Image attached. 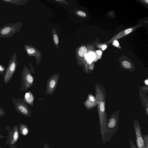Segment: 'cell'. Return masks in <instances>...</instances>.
I'll use <instances>...</instances> for the list:
<instances>
[{
  "label": "cell",
  "mask_w": 148,
  "mask_h": 148,
  "mask_svg": "<svg viewBox=\"0 0 148 148\" xmlns=\"http://www.w3.org/2000/svg\"><path fill=\"white\" fill-rule=\"evenodd\" d=\"M114 44L116 46H117L119 45V43L116 40H115L114 42Z\"/></svg>",
  "instance_id": "d4e9b609"
},
{
  "label": "cell",
  "mask_w": 148,
  "mask_h": 148,
  "mask_svg": "<svg viewBox=\"0 0 148 148\" xmlns=\"http://www.w3.org/2000/svg\"><path fill=\"white\" fill-rule=\"evenodd\" d=\"M86 57L89 62L91 61L95 58V55L93 52H90L86 55Z\"/></svg>",
  "instance_id": "4fadbf2b"
},
{
  "label": "cell",
  "mask_w": 148,
  "mask_h": 148,
  "mask_svg": "<svg viewBox=\"0 0 148 148\" xmlns=\"http://www.w3.org/2000/svg\"><path fill=\"white\" fill-rule=\"evenodd\" d=\"M100 110L101 112H103L105 111V103L103 101L101 102L99 104Z\"/></svg>",
  "instance_id": "e0dca14e"
},
{
  "label": "cell",
  "mask_w": 148,
  "mask_h": 148,
  "mask_svg": "<svg viewBox=\"0 0 148 148\" xmlns=\"http://www.w3.org/2000/svg\"><path fill=\"white\" fill-rule=\"evenodd\" d=\"M22 25L21 23L6 24L0 27V38L10 37L19 31Z\"/></svg>",
  "instance_id": "3957f363"
},
{
  "label": "cell",
  "mask_w": 148,
  "mask_h": 148,
  "mask_svg": "<svg viewBox=\"0 0 148 148\" xmlns=\"http://www.w3.org/2000/svg\"><path fill=\"white\" fill-rule=\"evenodd\" d=\"M12 101L15 106V110L18 114L31 117L32 112L30 108L23 100L13 98Z\"/></svg>",
  "instance_id": "277c9868"
},
{
  "label": "cell",
  "mask_w": 148,
  "mask_h": 148,
  "mask_svg": "<svg viewBox=\"0 0 148 148\" xmlns=\"http://www.w3.org/2000/svg\"><path fill=\"white\" fill-rule=\"evenodd\" d=\"M89 99L90 101H94L95 100L94 97L92 95H90L88 96Z\"/></svg>",
  "instance_id": "603a6c76"
},
{
  "label": "cell",
  "mask_w": 148,
  "mask_h": 148,
  "mask_svg": "<svg viewBox=\"0 0 148 148\" xmlns=\"http://www.w3.org/2000/svg\"><path fill=\"white\" fill-rule=\"evenodd\" d=\"M118 121L113 116L110 119L107 123L106 132L102 141L103 144L110 141L113 136L116 134L118 129Z\"/></svg>",
  "instance_id": "6da1fadb"
},
{
  "label": "cell",
  "mask_w": 148,
  "mask_h": 148,
  "mask_svg": "<svg viewBox=\"0 0 148 148\" xmlns=\"http://www.w3.org/2000/svg\"><path fill=\"white\" fill-rule=\"evenodd\" d=\"M107 47V46L106 45H103L102 47V49L103 50H105L106 48Z\"/></svg>",
  "instance_id": "f1b7e54d"
},
{
  "label": "cell",
  "mask_w": 148,
  "mask_h": 148,
  "mask_svg": "<svg viewBox=\"0 0 148 148\" xmlns=\"http://www.w3.org/2000/svg\"></svg>",
  "instance_id": "1f68e13d"
},
{
  "label": "cell",
  "mask_w": 148,
  "mask_h": 148,
  "mask_svg": "<svg viewBox=\"0 0 148 148\" xmlns=\"http://www.w3.org/2000/svg\"><path fill=\"white\" fill-rule=\"evenodd\" d=\"M96 52L99 55H101L102 54L101 51L100 50H97L96 51Z\"/></svg>",
  "instance_id": "4316f807"
},
{
  "label": "cell",
  "mask_w": 148,
  "mask_h": 148,
  "mask_svg": "<svg viewBox=\"0 0 148 148\" xmlns=\"http://www.w3.org/2000/svg\"><path fill=\"white\" fill-rule=\"evenodd\" d=\"M59 73L53 75L49 79L47 82L46 94H52L55 90L58 80Z\"/></svg>",
  "instance_id": "ba28073f"
},
{
  "label": "cell",
  "mask_w": 148,
  "mask_h": 148,
  "mask_svg": "<svg viewBox=\"0 0 148 148\" xmlns=\"http://www.w3.org/2000/svg\"><path fill=\"white\" fill-rule=\"evenodd\" d=\"M53 39L55 43L56 44H58L59 42L58 38L56 34H55L54 35Z\"/></svg>",
  "instance_id": "ffe728a7"
},
{
  "label": "cell",
  "mask_w": 148,
  "mask_h": 148,
  "mask_svg": "<svg viewBox=\"0 0 148 148\" xmlns=\"http://www.w3.org/2000/svg\"><path fill=\"white\" fill-rule=\"evenodd\" d=\"M5 129L8 133L5 143L10 147L15 145L19 139L20 134L18 127L17 125H15L11 128L10 127L6 126Z\"/></svg>",
  "instance_id": "5b68a950"
},
{
  "label": "cell",
  "mask_w": 148,
  "mask_h": 148,
  "mask_svg": "<svg viewBox=\"0 0 148 148\" xmlns=\"http://www.w3.org/2000/svg\"><path fill=\"white\" fill-rule=\"evenodd\" d=\"M17 63V55L14 53L8 62L6 72L3 76V81L5 84H7L12 79L16 71Z\"/></svg>",
  "instance_id": "8992f818"
},
{
  "label": "cell",
  "mask_w": 148,
  "mask_h": 148,
  "mask_svg": "<svg viewBox=\"0 0 148 148\" xmlns=\"http://www.w3.org/2000/svg\"><path fill=\"white\" fill-rule=\"evenodd\" d=\"M2 1L5 3H11L16 5H22L23 1L20 0H2Z\"/></svg>",
  "instance_id": "8fae6325"
},
{
  "label": "cell",
  "mask_w": 148,
  "mask_h": 148,
  "mask_svg": "<svg viewBox=\"0 0 148 148\" xmlns=\"http://www.w3.org/2000/svg\"><path fill=\"white\" fill-rule=\"evenodd\" d=\"M18 127L20 134L23 136H26L28 134L29 130V128L26 124L20 123Z\"/></svg>",
  "instance_id": "9c48e42d"
},
{
  "label": "cell",
  "mask_w": 148,
  "mask_h": 148,
  "mask_svg": "<svg viewBox=\"0 0 148 148\" xmlns=\"http://www.w3.org/2000/svg\"><path fill=\"white\" fill-rule=\"evenodd\" d=\"M6 138V136H4L1 134H0V139H4Z\"/></svg>",
  "instance_id": "83f0119b"
},
{
  "label": "cell",
  "mask_w": 148,
  "mask_h": 148,
  "mask_svg": "<svg viewBox=\"0 0 148 148\" xmlns=\"http://www.w3.org/2000/svg\"><path fill=\"white\" fill-rule=\"evenodd\" d=\"M133 128L135 134L137 148H144L141 128L139 123L137 121H134L133 123Z\"/></svg>",
  "instance_id": "52a82bcc"
},
{
  "label": "cell",
  "mask_w": 148,
  "mask_h": 148,
  "mask_svg": "<svg viewBox=\"0 0 148 148\" xmlns=\"http://www.w3.org/2000/svg\"><path fill=\"white\" fill-rule=\"evenodd\" d=\"M130 148H137L133 141L130 139Z\"/></svg>",
  "instance_id": "d6986e66"
},
{
  "label": "cell",
  "mask_w": 148,
  "mask_h": 148,
  "mask_svg": "<svg viewBox=\"0 0 148 148\" xmlns=\"http://www.w3.org/2000/svg\"><path fill=\"white\" fill-rule=\"evenodd\" d=\"M145 83L147 85L148 84V80L147 79L145 81Z\"/></svg>",
  "instance_id": "f546056e"
},
{
  "label": "cell",
  "mask_w": 148,
  "mask_h": 148,
  "mask_svg": "<svg viewBox=\"0 0 148 148\" xmlns=\"http://www.w3.org/2000/svg\"><path fill=\"white\" fill-rule=\"evenodd\" d=\"M133 30L132 28H130L125 30L124 33L125 34H128L131 32Z\"/></svg>",
  "instance_id": "7402d4cb"
},
{
  "label": "cell",
  "mask_w": 148,
  "mask_h": 148,
  "mask_svg": "<svg viewBox=\"0 0 148 148\" xmlns=\"http://www.w3.org/2000/svg\"><path fill=\"white\" fill-rule=\"evenodd\" d=\"M122 64L124 67L126 68H129L131 66L130 63L126 61H123L122 62Z\"/></svg>",
  "instance_id": "2e32d148"
},
{
  "label": "cell",
  "mask_w": 148,
  "mask_h": 148,
  "mask_svg": "<svg viewBox=\"0 0 148 148\" xmlns=\"http://www.w3.org/2000/svg\"><path fill=\"white\" fill-rule=\"evenodd\" d=\"M0 148H3L1 146H0ZM10 148H17V146L16 145H14L10 147Z\"/></svg>",
  "instance_id": "484cf974"
},
{
  "label": "cell",
  "mask_w": 148,
  "mask_h": 148,
  "mask_svg": "<svg viewBox=\"0 0 148 148\" xmlns=\"http://www.w3.org/2000/svg\"><path fill=\"white\" fill-rule=\"evenodd\" d=\"M34 97L30 91L25 93L23 100L31 106H33L34 104Z\"/></svg>",
  "instance_id": "30bf717a"
},
{
  "label": "cell",
  "mask_w": 148,
  "mask_h": 148,
  "mask_svg": "<svg viewBox=\"0 0 148 148\" xmlns=\"http://www.w3.org/2000/svg\"><path fill=\"white\" fill-rule=\"evenodd\" d=\"M86 52L87 49L86 47L84 46H82L79 49L78 52L80 56L83 57L85 56Z\"/></svg>",
  "instance_id": "7c38bea8"
},
{
  "label": "cell",
  "mask_w": 148,
  "mask_h": 148,
  "mask_svg": "<svg viewBox=\"0 0 148 148\" xmlns=\"http://www.w3.org/2000/svg\"><path fill=\"white\" fill-rule=\"evenodd\" d=\"M142 135L144 141V148H148V134L147 135L144 134H142Z\"/></svg>",
  "instance_id": "5bb4252c"
},
{
  "label": "cell",
  "mask_w": 148,
  "mask_h": 148,
  "mask_svg": "<svg viewBox=\"0 0 148 148\" xmlns=\"http://www.w3.org/2000/svg\"><path fill=\"white\" fill-rule=\"evenodd\" d=\"M146 1L147 2V3H148V0H146L145 1Z\"/></svg>",
  "instance_id": "4dcf8cb0"
},
{
  "label": "cell",
  "mask_w": 148,
  "mask_h": 148,
  "mask_svg": "<svg viewBox=\"0 0 148 148\" xmlns=\"http://www.w3.org/2000/svg\"><path fill=\"white\" fill-rule=\"evenodd\" d=\"M44 144L43 148H50L49 146L47 143L46 142H44Z\"/></svg>",
  "instance_id": "cb8c5ba5"
},
{
  "label": "cell",
  "mask_w": 148,
  "mask_h": 148,
  "mask_svg": "<svg viewBox=\"0 0 148 148\" xmlns=\"http://www.w3.org/2000/svg\"><path fill=\"white\" fill-rule=\"evenodd\" d=\"M7 70V67L0 64V75H4Z\"/></svg>",
  "instance_id": "9a60e30c"
},
{
  "label": "cell",
  "mask_w": 148,
  "mask_h": 148,
  "mask_svg": "<svg viewBox=\"0 0 148 148\" xmlns=\"http://www.w3.org/2000/svg\"><path fill=\"white\" fill-rule=\"evenodd\" d=\"M77 14L79 16H85L86 15V14L84 12L81 11H77Z\"/></svg>",
  "instance_id": "44dd1931"
},
{
  "label": "cell",
  "mask_w": 148,
  "mask_h": 148,
  "mask_svg": "<svg viewBox=\"0 0 148 148\" xmlns=\"http://www.w3.org/2000/svg\"><path fill=\"white\" fill-rule=\"evenodd\" d=\"M21 91H27L32 85L34 78L32 75L30 70L25 66L21 71Z\"/></svg>",
  "instance_id": "7a4b0ae2"
},
{
  "label": "cell",
  "mask_w": 148,
  "mask_h": 148,
  "mask_svg": "<svg viewBox=\"0 0 148 148\" xmlns=\"http://www.w3.org/2000/svg\"><path fill=\"white\" fill-rule=\"evenodd\" d=\"M6 113L4 110L0 106V117L6 115Z\"/></svg>",
  "instance_id": "ac0fdd59"
}]
</instances>
